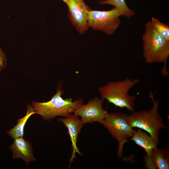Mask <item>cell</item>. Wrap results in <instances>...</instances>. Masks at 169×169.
<instances>
[{
  "mask_svg": "<svg viewBox=\"0 0 169 169\" xmlns=\"http://www.w3.org/2000/svg\"><path fill=\"white\" fill-rule=\"evenodd\" d=\"M68 17L72 24L81 34L88 29V12L91 10L84 0H69Z\"/></svg>",
  "mask_w": 169,
  "mask_h": 169,
  "instance_id": "obj_7",
  "label": "cell"
},
{
  "mask_svg": "<svg viewBox=\"0 0 169 169\" xmlns=\"http://www.w3.org/2000/svg\"><path fill=\"white\" fill-rule=\"evenodd\" d=\"M104 100L97 97H94L86 104L80 105L73 114L80 117L84 124L95 122L100 123L105 119L108 113L103 108Z\"/></svg>",
  "mask_w": 169,
  "mask_h": 169,
  "instance_id": "obj_8",
  "label": "cell"
},
{
  "mask_svg": "<svg viewBox=\"0 0 169 169\" xmlns=\"http://www.w3.org/2000/svg\"><path fill=\"white\" fill-rule=\"evenodd\" d=\"M61 82L57 88L56 93L47 102H32V105L36 114L40 115L44 120L49 121L57 116L67 117L73 114L80 105L83 100L79 99L73 100L72 98L64 99L62 95L64 94Z\"/></svg>",
  "mask_w": 169,
  "mask_h": 169,
  "instance_id": "obj_2",
  "label": "cell"
},
{
  "mask_svg": "<svg viewBox=\"0 0 169 169\" xmlns=\"http://www.w3.org/2000/svg\"><path fill=\"white\" fill-rule=\"evenodd\" d=\"M145 166L147 169L169 168V152L166 149L153 148L150 157L145 156Z\"/></svg>",
  "mask_w": 169,
  "mask_h": 169,
  "instance_id": "obj_11",
  "label": "cell"
},
{
  "mask_svg": "<svg viewBox=\"0 0 169 169\" xmlns=\"http://www.w3.org/2000/svg\"><path fill=\"white\" fill-rule=\"evenodd\" d=\"M6 65V57L0 47V72L5 68Z\"/></svg>",
  "mask_w": 169,
  "mask_h": 169,
  "instance_id": "obj_16",
  "label": "cell"
},
{
  "mask_svg": "<svg viewBox=\"0 0 169 169\" xmlns=\"http://www.w3.org/2000/svg\"><path fill=\"white\" fill-rule=\"evenodd\" d=\"M151 21L158 33L165 40L169 42V26L162 23L156 18L152 17Z\"/></svg>",
  "mask_w": 169,
  "mask_h": 169,
  "instance_id": "obj_15",
  "label": "cell"
},
{
  "mask_svg": "<svg viewBox=\"0 0 169 169\" xmlns=\"http://www.w3.org/2000/svg\"><path fill=\"white\" fill-rule=\"evenodd\" d=\"M120 16L119 10L115 7L108 11L90 10L88 16L89 27L112 35L120 24Z\"/></svg>",
  "mask_w": 169,
  "mask_h": 169,
  "instance_id": "obj_6",
  "label": "cell"
},
{
  "mask_svg": "<svg viewBox=\"0 0 169 169\" xmlns=\"http://www.w3.org/2000/svg\"><path fill=\"white\" fill-rule=\"evenodd\" d=\"M126 113L119 112L108 113L105 118L100 123L105 127L109 133L118 142L117 156L121 158L125 144L131 138L136 130L128 123Z\"/></svg>",
  "mask_w": 169,
  "mask_h": 169,
  "instance_id": "obj_5",
  "label": "cell"
},
{
  "mask_svg": "<svg viewBox=\"0 0 169 169\" xmlns=\"http://www.w3.org/2000/svg\"><path fill=\"white\" fill-rule=\"evenodd\" d=\"M140 81L139 79L126 78L122 80L110 81L99 87L98 90L102 99L133 112L135 111L134 102L136 97L130 95L129 92Z\"/></svg>",
  "mask_w": 169,
  "mask_h": 169,
  "instance_id": "obj_4",
  "label": "cell"
},
{
  "mask_svg": "<svg viewBox=\"0 0 169 169\" xmlns=\"http://www.w3.org/2000/svg\"><path fill=\"white\" fill-rule=\"evenodd\" d=\"M129 140H133L137 145L143 148L147 156H151L152 150L157 146L153 139L140 129L136 131Z\"/></svg>",
  "mask_w": 169,
  "mask_h": 169,
  "instance_id": "obj_12",
  "label": "cell"
},
{
  "mask_svg": "<svg viewBox=\"0 0 169 169\" xmlns=\"http://www.w3.org/2000/svg\"><path fill=\"white\" fill-rule=\"evenodd\" d=\"M58 120L62 122L67 128L68 133L69 136L72 143V152L69 159V163L71 164L75 158L76 153L81 155V153L77 145L79 134L84 124L79 117L74 114L64 118H59Z\"/></svg>",
  "mask_w": 169,
  "mask_h": 169,
  "instance_id": "obj_9",
  "label": "cell"
},
{
  "mask_svg": "<svg viewBox=\"0 0 169 169\" xmlns=\"http://www.w3.org/2000/svg\"><path fill=\"white\" fill-rule=\"evenodd\" d=\"M143 57L147 64L163 63L161 70L162 75H168L166 63L169 56V42L165 40L157 32L149 21L145 25L142 36Z\"/></svg>",
  "mask_w": 169,
  "mask_h": 169,
  "instance_id": "obj_1",
  "label": "cell"
},
{
  "mask_svg": "<svg viewBox=\"0 0 169 169\" xmlns=\"http://www.w3.org/2000/svg\"><path fill=\"white\" fill-rule=\"evenodd\" d=\"M65 3L67 4L69 0H62Z\"/></svg>",
  "mask_w": 169,
  "mask_h": 169,
  "instance_id": "obj_17",
  "label": "cell"
},
{
  "mask_svg": "<svg viewBox=\"0 0 169 169\" xmlns=\"http://www.w3.org/2000/svg\"><path fill=\"white\" fill-rule=\"evenodd\" d=\"M149 96L153 102L151 108L148 110L134 112L127 115L128 123L132 128L136 127L148 133L157 146L160 141L159 138L160 130L162 128L168 129L164 124L161 116L159 112V100H155L154 94L151 91Z\"/></svg>",
  "mask_w": 169,
  "mask_h": 169,
  "instance_id": "obj_3",
  "label": "cell"
},
{
  "mask_svg": "<svg viewBox=\"0 0 169 169\" xmlns=\"http://www.w3.org/2000/svg\"><path fill=\"white\" fill-rule=\"evenodd\" d=\"M27 107L26 115L22 118L17 120L16 125L9 131H6L7 133L13 139L23 136L24 128L28 120L32 115L36 114L32 105H27Z\"/></svg>",
  "mask_w": 169,
  "mask_h": 169,
  "instance_id": "obj_13",
  "label": "cell"
},
{
  "mask_svg": "<svg viewBox=\"0 0 169 169\" xmlns=\"http://www.w3.org/2000/svg\"><path fill=\"white\" fill-rule=\"evenodd\" d=\"M13 139V143L8 147L13 152V158H21L27 165L30 162L36 161L33 155L32 144L29 141L25 140L23 137Z\"/></svg>",
  "mask_w": 169,
  "mask_h": 169,
  "instance_id": "obj_10",
  "label": "cell"
},
{
  "mask_svg": "<svg viewBox=\"0 0 169 169\" xmlns=\"http://www.w3.org/2000/svg\"><path fill=\"white\" fill-rule=\"evenodd\" d=\"M98 3L100 5L114 6L119 10L121 16H124L130 19L135 14V12L128 7L125 0H102Z\"/></svg>",
  "mask_w": 169,
  "mask_h": 169,
  "instance_id": "obj_14",
  "label": "cell"
}]
</instances>
